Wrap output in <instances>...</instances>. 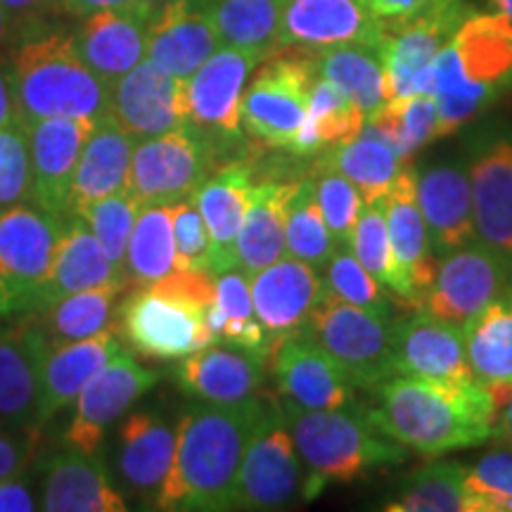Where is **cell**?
Listing matches in <instances>:
<instances>
[{
    "mask_svg": "<svg viewBox=\"0 0 512 512\" xmlns=\"http://www.w3.org/2000/svg\"><path fill=\"white\" fill-rule=\"evenodd\" d=\"M271 396L235 403H197L176 427V456L155 498V510H233V494L247 446Z\"/></svg>",
    "mask_w": 512,
    "mask_h": 512,
    "instance_id": "1",
    "label": "cell"
},
{
    "mask_svg": "<svg viewBox=\"0 0 512 512\" xmlns=\"http://www.w3.org/2000/svg\"><path fill=\"white\" fill-rule=\"evenodd\" d=\"M370 392L375 396V406L368 408L370 420L387 437L425 458L482 444L491 439L498 422L494 399L477 380L437 387L420 377L392 375Z\"/></svg>",
    "mask_w": 512,
    "mask_h": 512,
    "instance_id": "2",
    "label": "cell"
},
{
    "mask_svg": "<svg viewBox=\"0 0 512 512\" xmlns=\"http://www.w3.org/2000/svg\"><path fill=\"white\" fill-rule=\"evenodd\" d=\"M512 88V19L503 12L472 10L430 69L427 93L439 112L437 138L475 121Z\"/></svg>",
    "mask_w": 512,
    "mask_h": 512,
    "instance_id": "3",
    "label": "cell"
},
{
    "mask_svg": "<svg viewBox=\"0 0 512 512\" xmlns=\"http://www.w3.org/2000/svg\"><path fill=\"white\" fill-rule=\"evenodd\" d=\"M304 467V501L328 484H349L408 460V448L370 420L368 408H302L275 396Z\"/></svg>",
    "mask_w": 512,
    "mask_h": 512,
    "instance_id": "4",
    "label": "cell"
},
{
    "mask_svg": "<svg viewBox=\"0 0 512 512\" xmlns=\"http://www.w3.org/2000/svg\"><path fill=\"white\" fill-rule=\"evenodd\" d=\"M10 79L19 124L50 117L100 121L110 114V86L60 31H29L12 55Z\"/></svg>",
    "mask_w": 512,
    "mask_h": 512,
    "instance_id": "5",
    "label": "cell"
},
{
    "mask_svg": "<svg viewBox=\"0 0 512 512\" xmlns=\"http://www.w3.org/2000/svg\"><path fill=\"white\" fill-rule=\"evenodd\" d=\"M216 302V275L176 271L157 283L140 285L119 309L126 342L140 356L171 361L216 344L207 309Z\"/></svg>",
    "mask_w": 512,
    "mask_h": 512,
    "instance_id": "6",
    "label": "cell"
},
{
    "mask_svg": "<svg viewBox=\"0 0 512 512\" xmlns=\"http://www.w3.org/2000/svg\"><path fill=\"white\" fill-rule=\"evenodd\" d=\"M358 389L399 375L394 361V318L325 292L302 330Z\"/></svg>",
    "mask_w": 512,
    "mask_h": 512,
    "instance_id": "7",
    "label": "cell"
},
{
    "mask_svg": "<svg viewBox=\"0 0 512 512\" xmlns=\"http://www.w3.org/2000/svg\"><path fill=\"white\" fill-rule=\"evenodd\" d=\"M316 81L313 55L280 50L261 62L242 95V128L268 147L292 150Z\"/></svg>",
    "mask_w": 512,
    "mask_h": 512,
    "instance_id": "8",
    "label": "cell"
},
{
    "mask_svg": "<svg viewBox=\"0 0 512 512\" xmlns=\"http://www.w3.org/2000/svg\"><path fill=\"white\" fill-rule=\"evenodd\" d=\"M294 503H306L304 467L278 399L271 396L264 420L242 458L233 510H285Z\"/></svg>",
    "mask_w": 512,
    "mask_h": 512,
    "instance_id": "9",
    "label": "cell"
},
{
    "mask_svg": "<svg viewBox=\"0 0 512 512\" xmlns=\"http://www.w3.org/2000/svg\"><path fill=\"white\" fill-rule=\"evenodd\" d=\"M209 140L195 126L138 140L133 147L128 190L143 207H169L188 200L209 178Z\"/></svg>",
    "mask_w": 512,
    "mask_h": 512,
    "instance_id": "10",
    "label": "cell"
},
{
    "mask_svg": "<svg viewBox=\"0 0 512 512\" xmlns=\"http://www.w3.org/2000/svg\"><path fill=\"white\" fill-rule=\"evenodd\" d=\"M64 219L36 204L0 209V283L19 309H36L46 287Z\"/></svg>",
    "mask_w": 512,
    "mask_h": 512,
    "instance_id": "11",
    "label": "cell"
},
{
    "mask_svg": "<svg viewBox=\"0 0 512 512\" xmlns=\"http://www.w3.org/2000/svg\"><path fill=\"white\" fill-rule=\"evenodd\" d=\"M510 261L482 242L439 256L437 273L422 297L420 309L453 325H463L503 297Z\"/></svg>",
    "mask_w": 512,
    "mask_h": 512,
    "instance_id": "12",
    "label": "cell"
},
{
    "mask_svg": "<svg viewBox=\"0 0 512 512\" xmlns=\"http://www.w3.org/2000/svg\"><path fill=\"white\" fill-rule=\"evenodd\" d=\"M467 171L477 242L508 259L512 268V133L508 128H482L470 140Z\"/></svg>",
    "mask_w": 512,
    "mask_h": 512,
    "instance_id": "13",
    "label": "cell"
},
{
    "mask_svg": "<svg viewBox=\"0 0 512 512\" xmlns=\"http://www.w3.org/2000/svg\"><path fill=\"white\" fill-rule=\"evenodd\" d=\"M157 382V373L119 351L76 396L74 418L64 432L67 446L86 456H95L107 437V430Z\"/></svg>",
    "mask_w": 512,
    "mask_h": 512,
    "instance_id": "14",
    "label": "cell"
},
{
    "mask_svg": "<svg viewBox=\"0 0 512 512\" xmlns=\"http://www.w3.org/2000/svg\"><path fill=\"white\" fill-rule=\"evenodd\" d=\"M266 57L254 50L219 48L185 81L188 124L204 136L238 138L242 128V95L249 74Z\"/></svg>",
    "mask_w": 512,
    "mask_h": 512,
    "instance_id": "15",
    "label": "cell"
},
{
    "mask_svg": "<svg viewBox=\"0 0 512 512\" xmlns=\"http://www.w3.org/2000/svg\"><path fill=\"white\" fill-rule=\"evenodd\" d=\"M95 124L98 121L72 117H50L22 124L29 136L31 204L60 219L69 216L74 171Z\"/></svg>",
    "mask_w": 512,
    "mask_h": 512,
    "instance_id": "16",
    "label": "cell"
},
{
    "mask_svg": "<svg viewBox=\"0 0 512 512\" xmlns=\"http://www.w3.org/2000/svg\"><path fill=\"white\" fill-rule=\"evenodd\" d=\"M394 361L399 375H411L439 387L475 380L465 354L460 325L422 309L394 318Z\"/></svg>",
    "mask_w": 512,
    "mask_h": 512,
    "instance_id": "17",
    "label": "cell"
},
{
    "mask_svg": "<svg viewBox=\"0 0 512 512\" xmlns=\"http://www.w3.org/2000/svg\"><path fill=\"white\" fill-rule=\"evenodd\" d=\"M384 27L363 0H283L280 50L318 55L347 43L380 46Z\"/></svg>",
    "mask_w": 512,
    "mask_h": 512,
    "instance_id": "18",
    "label": "cell"
},
{
    "mask_svg": "<svg viewBox=\"0 0 512 512\" xmlns=\"http://www.w3.org/2000/svg\"><path fill=\"white\" fill-rule=\"evenodd\" d=\"M256 318L268 337V351L283 339L299 335L328 287L306 261L285 256L249 275Z\"/></svg>",
    "mask_w": 512,
    "mask_h": 512,
    "instance_id": "19",
    "label": "cell"
},
{
    "mask_svg": "<svg viewBox=\"0 0 512 512\" xmlns=\"http://www.w3.org/2000/svg\"><path fill=\"white\" fill-rule=\"evenodd\" d=\"M110 114L136 140L176 131L188 124L185 81L143 60L110 86Z\"/></svg>",
    "mask_w": 512,
    "mask_h": 512,
    "instance_id": "20",
    "label": "cell"
},
{
    "mask_svg": "<svg viewBox=\"0 0 512 512\" xmlns=\"http://www.w3.org/2000/svg\"><path fill=\"white\" fill-rule=\"evenodd\" d=\"M384 214H387L389 240H392L394 261L399 268L401 292L396 304L403 311L420 309L427 287L432 285L437 273V252H434L430 230L422 219L418 207V190H415V169H403L396 178L394 188L384 197Z\"/></svg>",
    "mask_w": 512,
    "mask_h": 512,
    "instance_id": "21",
    "label": "cell"
},
{
    "mask_svg": "<svg viewBox=\"0 0 512 512\" xmlns=\"http://www.w3.org/2000/svg\"><path fill=\"white\" fill-rule=\"evenodd\" d=\"M278 396L302 408H344L354 403V384L304 332L268 351Z\"/></svg>",
    "mask_w": 512,
    "mask_h": 512,
    "instance_id": "22",
    "label": "cell"
},
{
    "mask_svg": "<svg viewBox=\"0 0 512 512\" xmlns=\"http://www.w3.org/2000/svg\"><path fill=\"white\" fill-rule=\"evenodd\" d=\"M415 190L437 256L477 240L470 171L465 162L451 159L415 169Z\"/></svg>",
    "mask_w": 512,
    "mask_h": 512,
    "instance_id": "23",
    "label": "cell"
},
{
    "mask_svg": "<svg viewBox=\"0 0 512 512\" xmlns=\"http://www.w3.org/2000/svg\"><path fill=\"white\" fill-rule=\"evenodd\" d=\"M266 370V351L211 344L183 356L176 368V382L185 394L200 401L235 403L264 394Z\"/></svg>",
    "mask_w": 512,
    "mask_h": 512,
    "instance_id": "24",
    "label": "cell"
},
{
    "mask_svg": "<svg viewBox=\"0 0 512 512\" xmlns=\"http://www.w3.org/2000/svg\"><path fill=\"white\" fill-rule=\"evenodd\" d=\"M219 36L195 0H174L147 19V55L174 79L188 81L216 50Z\"/></svg>",
    "mask_w": 512,
    "mask_h": 512,
    "instance_id": "25",
    "label": "cell"
},
{
    "mask_svg": "<svg viewBox=\"0 0 512 512\" xmlns=\"http://www.w3.org/2000/svg\"><path fill=\"white\" fill-rule=\"evenodd\" d=\"M48 349L38 323L0 332V430L38 427L41 373Z\"/></svg>",
    "mask_w": 512,
    "mask_h": 512,
    "instance_id": "26",
    "label": "cell"
},
{
    "mask_svg": "<svg viewBox=\"0 0 512 512\" xmlns=\"http://www.w3.org/2000/svg\"><path fill=\"white\" fill-rule=\"evenodd\" d=\"M176 456V427L155 411H133L117 430L114 467L121 484L136 496H155L162 489Z\"/></svg>",
    "mask_w": 512,
    "mask_h": 512,
    "instance_id": "27",
    "label": "cell"
},
{
    "mask_svg": "<svg viewBox=\"0 0 512 512\" xmlns=\"http://www.w3.org/2000/svg\"><path fill=\"white\" fill-rule=\"evenodd\" d=\"M254 174L245 162H233L211 174L192 200L207 223L211 238V273L221 275L238 268L235 261V242H238L242 221L252 202Z\"/></svg>",
    "mask_w": 512,
    "mask_h": 512,
    "instance_id": "28",
    "label": "cell"
},
{
    "mask_svg": "<svg viewBox=\"0 0 512 512\" xmlns=\"http://www.w3.org/2000/svg\"><path fill=\"white\" fill-rule=\"evenodd\" d=\"M76 53L107 86L138 67L147 55V19L133 12L102 10L83 17L72 34Z\"/></svg>",
    "mask_w": 512,
    "mask_h": 512,
    "instance_id": "29",
    "label": "cell"
},
{
    "mask_svg": "<svg viewBox=\"0 0 512 512\" xmlns=\"http://www.w3.org/2000/svg\"><path fill=\"white\" fill-rule=\"evenodd\" d=\"M121 351V344L112 328L79 342L50 347L43 361L41 399H38V427L46 425L57 411L76 401L81 389L93 380L100 368H105Z\"/></svg>",
    "mask_w": 512,
    "mask_h": 512,
    "instance_id": "30",
    "label": "cell"
},
{
    "mask_svg": "<svg viewBox=\"0 0 512 512\" xmlns=\"http://www.w3.org/2000/svg\"><path fill=\"white\" fill-rule=\"evenodd\" d=\"M41 508L50 512H126L128 505L100 460L69 448L46 463Z\"/></svg>",
    "mask_w": 512,
    "mask_h": 512,
    "instance_id": "31",
    "label": "cell"
},
{
    "mask_svg": "<svg viewBox=\"0 0 512 512\" xmlns=\"http://www.w3.org/2000/svg\"><path fill=\"white\" fill-rule=\"evenodd\" d=\"M297 188L299 181H256L235 242V261L247 275L275 264L287 254V209Z\"/></svg>",
    "mask_w": 512,
    "mask_h": 512,
    "instance_id": "32",
    "label": "cell"
},
{
    "mask_svg": "<svg viewBox=\"0 0 512 512\" xmlns=\"http://www.w3.org/2000/svg\"><path fill=\"white\" fill-rule=\"evenodd\" d=\"M133 136L121 128L112 114L95 124L93 133L83 145L81 159L74 171L72 204L69 214L114 192L128 190V174L133 159Z\"/></svg>",
    "mask_w": 512,
    "mask_h": 512,
    "instance_id": "33",
    "label": "cell"
},
{
    "mask_svg": "<svg viewBox=\"0 0 512 512\" xmlns=\"http://www.w3.org/2000/svg\"><path fill=\"white\" fill-rule=\"evenodd\" d=\"M112 280H124L117 268L105 254V249L98 238L91 233V228L83 223L79 216H64L62 238L57 245L53 271L41 297H38L36 311L46 309L57 299L69 297L74 292L91 290V287L112 283ZM126 283V280H124Z\"/></svg>",
    "mask_w": 512,
    "mask_h": 512,
    "instance_id": "34",
    "label": "cell"
},
{
    "mask_svg": "<svg viewBox=\"0 0 512 512\" xmlns=\"http://www.w3.org/2000/svg\"><path fill=\"white\" fill-rule=\"evenodd\" d=\"M318 164L337 169L344 174L356 190L361 192L363 204H380L389 190L394 188L396 178L406 169L396 147L377 131L375 126L361 128V133L347 143L330 147V152Z\"/></svg>",
    "mask_w": 512,
    "mask_h": 512,
    "instance_id": "35",
    "label": "cell"
},
{
    "mask_svg": "<svg viewBox=\"0 0 512 512\" xmlns=\"http://www.w3.org/2000/svg\"><path fill=\"white\" fill-rule=\"evenodd\" d=\"M316 74L342 91L366 117L389 102L387 72L380 46L373 43H347L313 55Z\"/></svg>",
    "mask_w": 512,
    "mask_h": 512,
    "instance_id": "36",
    "label": "cell"
},
{
    "mask_svg": "<svg viewBox=\"0 0 512 512\" xmlns=\"http://www.w3.org/2000/svg\"><path fill=\"white\" fill-rule=\"evenodd\" d=\"M465 354L484 389L512 387V299L498 297L463 325Z\"/></svg>",
    "mask_w": 512,
    "mask_h": 512,
    "instance_id": "37",
    "label": "cell"
},
{
    "mask_svg": "<svg viewBox=\"0 0 512 512\" xmlns=\"http://www.w3.org/2000/svg\"><path fill=\"white\" fill-rule=\"evenodd\" d=\"M207 12L221 48L254 50L264 57L280 53L283 0H195Z\"/></svg>",
    "mask_w": 512,
    "mask_h": 512,
    "instance_id": "38",
    "label": "cell"
},
{
    "mask_svg": "<svg viewBox=\"0 0 512 512\" xmlns=\"http://www.w3.org/2000/svg\"><path fill=\"white\" fill-rule=\"evenodd\" d=\"M366 114L344 95L335 83L316 74L311 88L309 112L302 128H299L297 138H294L292 150L294 155L309 157L325 147H335L351 140L361 133L366 126Z\"/></svg>",
    "mask_w": 512,
    "mask_h": 512,
    "instance_id": "39",
    "label": "cell"
},
{
    "mask_svg": "<svg viewBox=\"0 0 512 512\" xmlns=\"http://www.w3.org/2000/svg\"><path fill=\"white\" fill-rule=\"evenodd\" d=\"M124 287V280H112V283L57 299L43 309L38 328L46 335L50 347L79 342L102 330H110L114 302L124 292Z\"/></svg>",
    "mask_w": 512,
    "mask_h": 512,
    "instance_id": "40",
    "label": "cell"
},
{
    "mask_svg": "<svg viewBox=\"0 0 512 512\" xmlns=\"http://www.w3.org/2000/svg\"><path fill=\"white\" fill-rule=\"evenodd\" d=\"M467 467L432 460L399 482L384 510L389 512H467Z\"/></svg>",
    "mask_w": 512,
    "mask_h": 512,
    "instance_id": "41",
    "label": "cell"
},
{
    "mask_svg": "<svg viewBox=\"0 0 512 512\" xmlns=\"http://www.w3.org/2000/svg\"><path fill=\"white\" fill-rule=\"evenodd\" d=\"M176 271L174 219L169 207H143L126 249V283L150 285Z\"/></svg>",
    "mask_w": 512,
    "mask_h": 512,
    "instance_id": "42",
    "label": "cell"
},
{
    "mask_svg": "<svg viewBox=\"0 0 512 512\" xmlns=\"http://www.w3.org/2000/svg\"><path fill=\"white\" fill-rule=\"evenodd\" d=\"M396 147L403 162H413L425 145L437 140L439 112L437 100L430 93L408 95L384 102L380 110L366 119Z\"/></svg>",
    "mask_w": 512,
    "mask_h": 512,
    "instance_id": "43",
    "label": "cell"
},
{
    "mask_svg": "<svg viewBox=\"0 0 512 512\" xmlns=\"http://www.w3.org/2000/svg\"><path fill=\"white\" fill-rule=\"evenodd\" d=\"M285 247L287 256L306 261L313 268H325L330 256L339 247L332 238L323 211L316 200V185L313 178H302L294 192L290 209H287L285 226Z\"/></svg>",
    "mask_w": 512,
    "mask_h": 512,
    "instance_id": "44",
    "label": "cell"
},
{
    "mask_svg": "<svg viewBox=\"0 0 512 512\" xmlns=\"http://www.w3.org/2000/svg\"><path fill=\"white\" fill-rule=\"evenodd\" d=\"M140 209H143V204L131 195V190H121L114 192V195L102 197V200L83 204L81 209L74 211V216H79L91 228V233L98 238L105 254L110 256L114 268H117L124 280L128 240H131Z\"/></svg>",
    "mask_w": 512,
    "mask_h": 512,
    "instance_id": "45",
    "label": "cell"
},
{
    "mask_svg": "<svg viewBox=\"0 0 512 512\" xmlns=\"http://www.w3.org/2000/svg\"><path fill=\"white\" fill-rule=\"evenodd\" d=\"M216 306L223 313V342L268 354V337L256 318L249 275L242 268L216 275Z\"/></svg>",
    "mask_w": 512,
    "mask_h": 512,
    "instance_id": "46",
    "label": "cell"
},
{
    "mask_svg": "<svg viewBox=\"0 0 512 512\" xmlns=\"http://www.w3.org/2000/svg\"><path fill=\"white\" fill-rule=\"evenodd\" d=\"M349 249L354 256L375 275L380 283L392 292L394 302L401 292L399 268L394 261L392 240H389L387 214H384V204H363L361 214H358L354 233H351Z\"/></svg>",
    "mask_w": 512,
    "mask_h": 512,
    "instance_id": "47",
    "label": "cell"
},
{
    "mask_svg": "<svg viewBox=\"0 0 512 512\" xmlns=\"http://www.w3.org/2000/svg\"><path fill=\"white\" fill-rule=\"evenodd\" d=\"M325 287L330 294L344 299V302L363 306L375 313H389V304H392V292L384 290V285L368 271L361 261L356 259L349 245H339L332 252L330 261L325 264Z\"/></svg>",
    "mask_w": 512,
    "mask_h": 512,
    "instance_id": "48",
    "label": "cell"
},
{
    "mask_svg": "<svg viewBox=\"0 0 512 512\" xmlns=\"http://www.w3.org/2000/svg\"><path fill=\"white\" fill-rule=\"evenodd\" d=\"M467 512H512V446L477 460L465 477Z\"/></svg>",
    "mask_w": 512,
    "mask_h": 512,
    "instance_id": "49",
    "label": "cell"
},
{
    "mask_svg": "<svg viewBox=\"0 0 512 512\" xmlns=\"http://www.w3.org/2000/svg\"><path fill=\"white\" fill-rule=\"evenodd\" d=\"M313 185H316V200L332 238L337 240V245H349L356 219L363 209L361 192L356 190V185L347 176L325 164L316 166Z\"/></svg>",
    "mask_w": 512,
    "mask_h": 512,
    "instance_id": "50",
    "label": "cell"
},
{
    "mask_svg": "<svg viewBox=\"0 0 512 512\" xmlns=\"http://www.w3.org/2000/svg\"><path fill=\"white\" fill-rule=\"evenodd\" d=\"M31 157L27 128L19 121L0 128V209L29 202Z\"/></svg>",
    "mask_w": 512,
    "mask_h": 512,
    "instance_id": "51",
    "label": "cell"
},
{
    "mask_svg": "<svg viewBox=\"0 0 512 512\" xmlns=\"http://www.w3.org/2000/svg\"><path fill=\"white\" fill-rule=\"evenodd\" d=\"M169 209L174 219L176 268L211 273V238L195 200L188 197V200L169 204Z\"/></svg>",
    "mask_w": 512,
    "mask_h": 512,
    "instance_id": "52",
    "label": "cell"
},
{
    "mask_svg": "<svg viewBox=\"0 0 512 512\" xmlns=\"http://www.w3.org/2000/svg\"><path fill=\"white\" fill-rule=\"evenodd\" d=\"M363 3L382 24H399L430 8L432 0H363Z\"/></svg>",
    "mask_w": 512,
    "mask_h": 512,
    "instance_id": "53",
    "label": "cell"
},
{
    "mask_svg": "<svg viewBox=\"0 0 512 512\" xmlns=\"http://www.w3.org/2000/svg\"><path fill=\"white\" fill-rule=\"evenodd\" d=\"M29 458V444L17 439L15 434L0 430V482L17 477L24 470Z\"/></svg>",
    "mask_w": 512,
    "mask_h": 512,
    "instance_id": "54",
    "label": "cell"
},
{
    "mask_svg": "<svg viewBox=\"0 0 512 512\" xmlns=\"http://www.w3.org/2000/svg\"><path fill=\"white\" fill-rule=\"evenodd\" d=\"M5 12L10 15L12 24H36L38 19H43L50 12L62 10V0H0Z\"/></svg>",
    "mask_w": 512,
    "mask_h": 512,
    "instance_id": "55",
    "label": "cell"
},
{
    "mask_svg": "<svg viewBox=\"0 0 512 512\" xmlns=\"http://www.w3.org/2000/svg\"><path fill=\"white\" fill-rule=\"evenodd\" d=\"M62 10L72 17H88L93 12L102 10H119V12H133V15L145 17L143 3L140 0H62Z\"/></svg>",
    "mask_w": 512,
    "mask_h": 512,
    "instance_id": "56",
    "label": "cell"
},
{
    "mask_svg": "<svg viewBox=\"0 0 512 512\" xmlns=\"http://www.w3.org/2000/svg\"><path fill=\"white\" fill-rule=\"evenodd\" d=\"M36 510V498L22 479L10 477L0 482V512H31Z\"/></svg>",
    "mask_w": 512,
    "mask_h": 512,
    "instance_id": "57",
    "label": "cell"
},
{
    "mask_svg": "<svg viewBox=\"0 0 512 512\" xmlns=\"http://www.w3.org/2000/svg\"><path fill=\"white\" fill-rule=\"evenodd\" d=\"M17 121V102L15 91H12L10 67L0 64V128L15 124Z\"/></svg>",
    "mask_w": 512,
    "mask_h": 512,
    "instance_id": "58",
    "label": "cell"
},
{
    "mask_svg": "<svg viewBox=\"0 0 512 512\" xmlns=\"http://www.w3.org/2000/svg\"><path fill=\"white\" fill-rule=\"evenodd\" d=\"M491 439L501 441V444H505V446H512V399L508 401V406L503 408V413L496 422Z\"/></svg>",
    "mask_w": 512,
    "mask_h": 512,
    "instance_id": "59",
    "label": "cell"
},
{
    "mask_svg": "<svg viewBox=\"0 0 512 512\" xmlns=\"http://www.w3.org/2000/svg\"><path fill=\"white\" fill-rule=\"evenodd\" d=\"M17 309H19V306L15 302V297H12L8 287L0 283V316H8V313L17 311Z\"/></svg>",
    "mask_w": 512,
    "mask_h": 512,
    "instance_id": "60",
    "label": "cell"
},
{
    "mask_svg": "<svg viewBox=\"0 0 512 512\" xmlns=\"http://www.w3.org/2000/svg\"><path fill=\"white\" fill-rule=\"evenodd\" d=\"M10 27H12V22H10V15H8V12H5L3 3H0V50H3L5 41H8Z\"/></svg>",
    "mask_w": 512,
    "mask_h": 512,
    "instance_id": "61",
    "label": "cell"
},
{
    "mask_svg": "<svg viewBox=\"0 0 512 512\" xmlns=\"http://www.w3.org/2000/svg\"><path fill=\"white\" fill-rule=\"evenodd\" d=\"M140 3H143V10H145V15H147V19H150L152 15H155L157 10H162L164 5H169V3H174V0H140Z\"/></svg>",
    "mask_w": 512,
    "mask_h": 512,
    "instance_id": "62",
    "label": "cell"
},
{
    "mask_svg": "<svg viewBox=\"0 0 512 512\" xmlns=\"http://www.w3.org/2000/svg\"><path fill=\"white\" fill-rule=\"evenodd\" d=\"M491 3L496 5L498 12H503L505 17L512 19V0H491Z\"/></svg>",
    "mask_w": 512,
    "mask_h": 512,
    "instance_id": "63",
    "label": "cell"
},
{
    "mask_svg": "<svg viewBox=\"0 0 512 512\" xmlns=\"http://www.w3.org/2000/svg\"><path fill=\"white\" fill-rule=\"evenodd\" d=\"M505 297L512 299V268H510V278H508V287H505Z\"/></svg>",
    "mask_w": 512,
    "mask_h": 512,
    "instance_id": "64",
    "label": "cell"
}]
</instances>
